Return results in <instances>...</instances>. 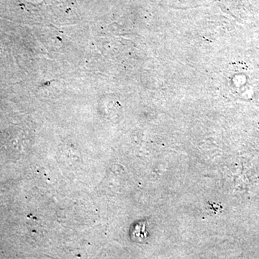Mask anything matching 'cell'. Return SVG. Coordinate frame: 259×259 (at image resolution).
I'll list each match as a JSON object with an SVG mask.
<instances>
[]
</instances>
